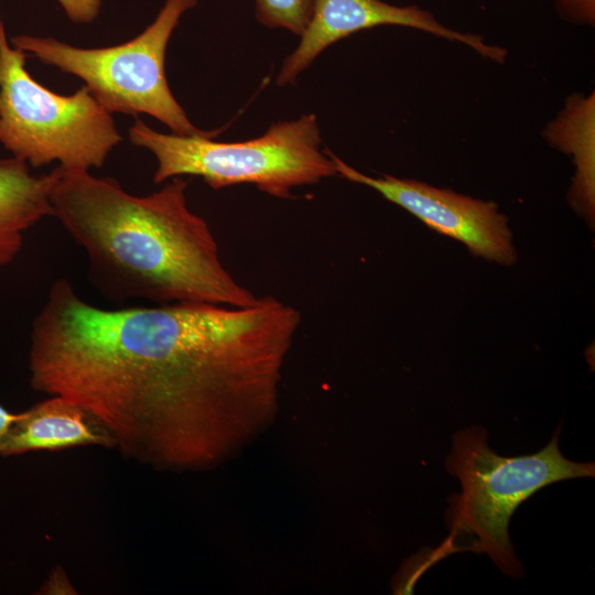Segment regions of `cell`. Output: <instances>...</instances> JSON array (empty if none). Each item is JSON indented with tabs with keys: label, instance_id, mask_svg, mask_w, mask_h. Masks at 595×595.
<instances>
[{
	"label": "cell",
	"instance_id": "obj_13",
	"mask_svg": "<svg viewBox=\"0 0 595 595\" xmlns=\"http://www.w3.org/2000/svg\"><path fill=\"white\" fill-rule=\"evenodd\" d=\"M567 9L575 11V13L586 18L587 20L593 18L594 14V0H561Z\"/></svg>",
	"mask_w": 595,
	"mask_h": 595
},
{
	"label": "cell",
	"instance_id": "obj_12",
	"mask_svg": "<svg viewBox=\"0 0 595 595\" xmlns=\"http://www.w3.org/2000/svg\"><path fill=\"white\" fill-rule=\"evenodd\" d=\"M74 23H90L99 14L102 0H57Z\"/></svg>",
	"mask_w": 595,
	"mask_h": 595
},
{
	"label": "cell",
	"instance_id": "obj_3",
	"mask_svg": "<svg viewBox=\"0 0 595 595\" xmlns=\"http://www.w3.org/2000/svg\"><path fill=\"white\" fill-rule=\"evenodd\" d=\"M128 136L133 145L155 156V184L191 175L203 178L214 190L252 184L271 196L291 198L294 187L337 175L333 161L321 149L315 113L278 121L264 134L241 142L214 141V136L161 133L139 118Z\"/></svg>",
	"mask_w": 595,
	"mask_h": 595
},
{
	"label": "cell",
	"instance_id": "obj_4",
	"mask_svg": "<svg viewBox=\"0 0 595 595\" xmlns=\"http://www.w3.org/2000/svg\"><path fill=\"white\" fill-rule=\"evenodd\" d=\"M445 467L462 485L461 494L448 498L445 515L452 538L469 537L466 549L486 553L505 574L515 577L522 575V567L508 529L517 507L552 483L595 475L594 463L563 456L559 431L538 453L508 457L489 447L482 426L453 436Z\"/></svg>",
	"mask_w": 595,
	"mask_h": 595
},
{
	"label": "cell",
	"instance_id": "obj_7",
	"mask_svg": "<svg viewBox=\"0 0 595 595\" xmlns=\"http://www.w3.org/2000/svg\"><path fill=\"white\" fill-rule=\"evenodd\" d=\"M324 151L333 161L337 175L376 190L430 228L462 241L474 255L502 264L515 261L516 252L507 218L494 203L415 180L387 174L369 176L345 163L327 148Z\"/></svg>",
	"mask_w": 595,
	"mask_h": 595
},
{
	"label": "cell",
	"instance_id": "obj_8",
	"mask_svg": "<svg viewBox=\"0 0 595 595\" xmlns=\"http://www.w3.org/2000/svg\"><path fill=\"white\" fill-rule=\"evenodd\" d=\"M379 25L418 29L464 43L483 56L502 62L506 51L483 39L456 32L416 6L397 7L381 0H315L311 18L296 48L285 57L277 76L279 86L293 85L298 76L331 44L358 31Z\"/></svg>",
	"mask_w": 595,
	"mask_h": 595
},
{
	"label": "cell",
	"instance_id": "obj_9",
	"mask_svg": "<svg viewBox=\"0 0 595 595\" xmlns=\"http://www.w3.org/2000/svg\"><path fill=\"white\" fill-rule=\"evenodd\" d=\"M116 446L111 434L79 405L51 396L21 412L0 444V455L60 451L74 446Z\"/></svg>",
	"mask_w": 595,
	"mask_h": 595
},
{
	"label": "cell",
	"instance_id": "obj_11",
	"mask_svg": "<svg viewBox=\"0 0 595 595\" xmlns=\"http://www.w3.org/2000/svg\"><path fill=\"white\" fill-rule=\"evenodd\" d=\"M315 0H256V18L264 26L282 28L301 35Z\"/></svg>",
	"mask_w": 595,
	"mask_h": 595
},
{
	"label": "cell",
	"instance_id": "obj_14",
	"mask_svg": "<svg viewBox=\"0 0 595 595\" xmlns=\"http://www.w3.org/2000/svg\"><path fill=\"white\" fill-rule=\"evenodd\" d=\"M20 413H11L0 404V444Z\"/></svg>",
	"mask_w": 595,
	"mask_h": 595
},
{
	"label": "cell",
	"instance_id": "obj_5",
	"mask_svg": "<svg viewBox=\"0 0 595 595\" xmlns=\"http://www.w3.org/2000/svg\"><path fill=\"white\" fill-rule=\"evenodd\" d=\"M25 58L0 22V142L33 167H101L122 141L111 112L86 85L68 96L47 89L29 74Z\"/></svg>",
	"mask_w": 595,
	"mask_h": 595
},
{
	"label": "cell",
	"instance_id": "obj_10",
	"mask_svg": "<svg viewBox=\"0 0 595 595\" xmlns=\"http://www.w3.org/2000/svg\"><path fill=\"white\" fill-rule=\"evenodd\" d=\"M51 180V173L32 175L18 158L0 160V267L17 258L32 226L53 215Z\"/></svg>",
	"mask_w": 595,
	"mask_h": 595
},
{
	"label": "cell",
	"instance_id": "obj_2",
	"mask_svg": "<svg viewBox=\"0 0 595 595\" xmlns=\"http://www.w3.org/2000/svg\"><path fill=\"white\" fill-rule=\"evenodd\" d=\"M54 217L86 252L89 274L110 299L155 304H255L256 296L224 267L208 224L186 203L187 182L173 177L147 196L112 177L56 166Z\"/></svg>",
	"mask_w": 595,
	"mask_h": 595
},
{
	"label": "cell",
	"instance_id": "obj_1",
	"mask_svg": "<svg viewBox=\"0 0 595 595\" xmlns=\"http://www.w3.org/2000/svg\"><path fill=\"white\" fill-rule=\"evenodd\" d=\"M300 325L272 295L109 310L57 279L32 323L31 386L83 408L127 456L207 467L274 416Z\"/></svg>",
	"mask_w": 595,
	"mask_h": 595
},
{
	"label": "cell",
	"instance_id": "obj_6",
	"mask_svg": "<svg viewBox=\"0 0 595 595\" xmlns=\"http://www.w3.org/2000/svg\"><path fill=\"white\" fill-rule=\"evenodd\" d=\"M198 0H165L154 21L122 44L82 48L53 37L18 35L12 46L29 52L43 64L84 80L109 111L147 113L180 136H216L195 127L174 98L165 74V53L181 17Z\"/></svg>",
	"mask_w": 595,
	"mask_h": 595
}]
</instances>
